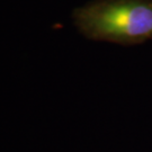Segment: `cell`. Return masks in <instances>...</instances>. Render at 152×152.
Listing matches in <instances>:
<instances>
[{
	"instance_id": "1",
	"label": "cell",
	"mask_w": 152,
	"mask_h": 152,
	"mask_svg": "<svg viewBox=\"0 0 152 152\" xmlns=\"http://www.w3.org/2000/svg\"><path fill=\"white\" fill-rule=\"evenodd\" d=\"M72 19L83 36L121 45L152 39V0H92Z\"/></svg>"
}]
</instances>
